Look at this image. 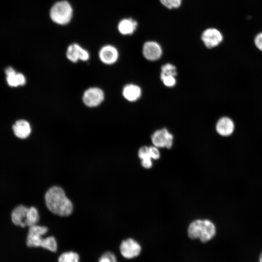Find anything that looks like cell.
Segmentation results:
<instances>
[{"mask_svg": "<svg viewBox=\"0 0 262 262\" xmlns=\"http://www.w3.org/2000/svg\"><path fill=\"white\" fill-rule=\"evenodd\" d=\"M45 200L47 208L55 214L67 216L73 212L72 202L66 196L64 190L59 186L50 187L45 194Z\"/></svg>", "mask_w": 262, "mask_h": 262, "instance_id": "cell-1", "label": "cell"}, {"mask_svg": "<svg viewBox=\"0 0 262 262\" xmlns=\"http://www.w3.org/2000/svg\"><path fill=\"white\" fill-rule=\"evenodd\" d=\"M214 224L208 219H196L191 223L188 228V235L192 239H199L205 243L211 240L215 235Z\"/></svg>", "mask_w": 262, "mask_h": 262, "instance_id": "cell-2", "label": "cell"}, {"mask_svg": "<svg viewBox=\"0 0 262 262\" xmlns=\"http://www.w3.org/2000/svg\"><path fill=\"white\" fill-rule=\"evenodd\" d=\"M73 8L66 0L56 2L49 10V17L55 23L65 25L68 24L73 16Z\"/></svg>", "mask_w": 262, "mask_h": 262, "instance_id": "cell-3", "label": "cell"}, {"mask_svg": "<svg viewBox=\"0 0 262 262\" xmlns=\"http://www.w3.org/2000/svg\"><path fill=\"white\" fill-rule=\"evenodd\" d=\"M48 231L47 227L35 225L29 228L26 244L29 247H41L44 238Z\"/></svg>", "mask_w": 262, "mask_h": 262, "instance_id": "cell-4", "label": "cell"}, {"mask_svg": "<svg viewBox=\"0 0 262 262\" xmlns=\"http://www.w3.org/2000/svg\"><path fill=\"white\" fill-rule=\"evenodd\" d=\"M104 98V93L101 89L92 87L84 92L82 99L84 105L92 108L99 106L103 101Z\"/></svg>", "mask_w": 262, "mask_h": 262, "instance_id": "cell-5", "label": "cell"}, {"mask_svg": "<svg viewBox=\"0 0 262 262\" xmlns=\"http://www.w3.org/2000/svg\"><path fill=\"white\" fill-rule=\"evenodd\" d=\"M153 146L158 147L170 148L173 143V135L165 128L155 131L151 136Z\"/></svg>", "mask_w": 262, "mask_h": 262, "instance_id": "cell-6", "label": "cell"}, {"mask_svg": "<svg viewBox=\"0 0 262 262\" xmlns=\"http://www.w3.org/2000/svg\"><path fill=\"white\" fill-rule=\"evenodd\" d=\"M119 250L124 258L131 259L137 257L140 254L141 246L136 241L130 238L122 241Z\"/></svg>", "mask_w": 262, "mask_h": 262, "instance_id": "cell-7", "label": "cell"}, {"mask_svg": "<svg viewBox=\"0 0 262 262\" xmlns=\"http://www.w3.org/2000/svg\"><path fill=\"white\" fill-rule=\"evenodd\" d=\"M201 39L207 48L212 49L218 46L222 42L223 36L217 29L209 28L203 32Z\"/></svg>", "mask_w": 262, "mask_h": 262, "instance_id": "cell-8", "label": "cell"}, {"mask_svg": "<svg viewBox=\"0 0 262 262\" xmlns=\"http://www.w3.org/2000/svg\"><path fill=\"white\" fill-rule=\"evenodd\" d=\"M142 54L147 61L154 62L161 58L163 54L161 46L154 41L145 42L142 48Z\"/></svg>", "mask_w": 262, "mask_h": 262, "instance_id": "cell-9", "label": "cell"}, {"mask_svg": "<svg viewBox=\"0 0 262 262\" xmlns=\"http://www.w3.org/2000/svg\"><path fill=\"white\" fill-rule=\"evenodd\" d=\"M66 56L68 60L73 63L79 60L87 61L90 57L88 51L77 43L69 45L66 51Z\"/></svg>", "mask_w": 262, "mask_h": 262, "instance_id": "cell-10", "label": "cell"}, {"mask_svg": "<svg viewBox=\"0 0 262 262\" xmlns=\"http://www.w3.org/2000/svg\"><path fill=\"white\" fill-rule=\"evenodd\" d=\"M98 57L103 64L111 65L116 63L119 58L118 49L111 45L102 46L99 50Z\"/></svg>", "mask_w": 262, "mask_h": 262, "instance_id": "cell-11", "label": "cell"}, {"mask_svg": "<svg viewBox=\"0 0 262 262\" xmlns=\"http://www.w3.org/2000/svg\"><path fill=\"white\" fill-rule=\"evenodd\" d=\"M234 129L235 124L233 121L228 116L220 117L216 123V131L222 136L227 137L231 135Z\"/></svg>", "mask_w": 262, "mask_h": 262, "instance_id": "cell-12", "label": "cell"}, {"mask_svg": "<svg viewBox=\"0 0 262 262\" xmlns=\"http://www.w3.org/2000/svg\"><path fill=\"white\" fill-rule=\"evenodd\" d=\"M122 94L128 101L135 102L139 100L142 95V90L140 86L134 83L126 84L123 88Z\"/></svg>", "mask_w": 262, "mask_h": 262, "instance_id": "cell-13", "label": "cell"}, {"mask_svg": "<svg viewBox=\"0 0 262 262\" xmlns=\"http://www.w3.org/2000/svg\"><path fill=\"white\" fill-rule=\"evenodd\" d=\"M5 72L7 82L10 86L16 87L25 84L26 80L24 75L21 73L16 72L12 67H7Z\"/></svg>", "mask_w": 262, "mask_h": 262, "instance_id": "cell-14", "label": "cell"}, {"mask_svg": "<svg viewBox=\"0 0 262 262\" xmlns=\"http://www.w3.org/2000/svg\"><path fill=\"white\" fill-rule=\"evenodd\" d=\"M12 129L15 136L21 139L28 137L32 131L29 122L23 119L16 121L13 125Z\"/></svg>", "mask_w": 262, "mask_h": 262, "instance_id": "cell-15", "label": "cell"}, {"mask_svg": "<svg viewBox=\"0 0 262 262\" xmlns=\"http://www.w3.org/2000/svg\"><path fill=\"white\" fill-rule=\"evenodd\" d=\"M29 208L23 205H20L14 209L11 213V220L16 226L25 228V220Z\"/></svg>", "mask_w": 262, "mask_h": 262, "instance_id": "cell-16", "label": "cell"}, {"mask_svg": "<svg viewBox=\"0 0 262 262\" xmlns=\"http://www.w3.org/2000/svg\"><path fill=\"white\" fill-rule=\"evenodd\" d=\"M137 22L131 18L121 19L117 25L118 31L122 35H131L134 33L137 27Z\"/></svg>", "mask_w": 262, "mask_h": 262, "instance_id": "cell-17", "label": "cell"}, {"mask_svg": "<svg viewBox=\"0 0 262 262\" xmlns=\"http://www.w3.org/2000/svg\"><path fill=\"white\" fill-rule=\"evenodd\" d=\"M39 220V215L37 209L33 206L29 208L24 221L25 226L30 227L37 225Z\"/></svg>", "mask_w": 262, "mask_h": 262, "instance_id": "cell-18", "label": "cell"}, {"mask_svg": "<svg viewBox=\"0 0 262 262\" xmlns=\"http://www.w3.org/2000/svg\"><path fill=\"white\" fill-rule=\"evenodd\" d=\"M80 256L76 252L67 251L60 255L58 262H80Z\"/></svg>", "mask_w": 262, "mask_h": 262, "instance_id": "cell-19", "label": "cell"}, {"mask_svg": "<svg viewBox=\"0 0 262 262\" xmlns=\"http://www.w3.org/2000/svg\"><path fill=\"white\" fill-rule=\"evenodd\" d=\"M41 247L52 252H55L58 249V244L55 238L50 236L44 238Z\"/></svg>", "mask_w": 262, "mask_h": 262, "instance_id": "cell-20", "label": "cell"}, {"mask_svg": "<svg viewBox=\"0 0 262 262\" xmlns=\"http://www.w3.org/2000/svg\"><path fill=\"white\" fill-rule=\"evenodd\" d=\"M177 67L171 63H166L161 66L160 77L165 76L177 77Z\"/></svg>", "mask_w": 262, "mask_h": 262, "instance_id": "cell-21", "label": "cell"}, {"mask_svg": "<svg viewBox=\"0 0 262 262\" xmlns=\"http://www.w3.org/2000/svg\"><path fill=\"white\" fill-rule=\"evenodd\" d=\"M160 78L163 84L167 87H173L177 84V79L175 76H165Z\"/></svg>", "mask_w": 262, "mask_h": 262, "instance_id": "cell-22", "label": "cell"}, {"mask_svg": "<svg viewBox=\"0 0 262 262\" xmlns=\"http://www.w3.org/2000/svg\"><path fill=\"white\" fill-rule=\"evenodd\" d=\"M98 262H117V259L114 253L106 251L100 256Z\"/></svg>", "mask_w": 262, "mask_h": 262, "instance_id": "cell-23", "label": "cell"}, {"mask_svg": "<svg viewBox=\"0 0 262 262\" xmlns=\"http://www.w3.org/2000/svg\"><path fill=\"white\" fill-rule=\"evenodd\" d=\"M160 1L164 6L172 9L179 7L181 4L182 0H160Z\"/></svg>", "mask_w": 262, "mask_h": 262, "instance_id": "cell-24", "label": "cell"}, {"mask_svg": "<svg viewBox=\"0 0 262 262\" xmlns=\"http://www.w3.org/2000/svg\"><path fill=\"white\" fill-rule=\"evenodd\" d=\"M138 155L141 161L151 159L149 153L148 147L147 146L141 147L138 150Z\"/></svg>", "mask_w": 262, "mask_h": 262, "instance_id": "cell-25", "label": "cell"}, {"mask_svg": "<svg viewBox=\"0 0 262 262\" xmlns=\"http://www.w3.org/2000/svg\"><path fill=\"white\" fill-rule=\"evenodd\" d=\"M149 153L151 159L157 160L160 158V154L157 147L153 146L148 147Z\"/></svg>", "mask_w": 262, "mask_h": 262, "instance_id": "cell-26", "label": "cell"}, {"mask_svg": "<svg viewBox=\"0 0 262 262\" xmlns=\"http://www.w3.org/2000/svg\"><path fill=\"white\" fill-rule=\"evenodd\" d=\"M254 43L256 47L261 51H262V33L256 35L254 38Z\"/></svg>", "mask_w": 262, "mask_h": 262, "instance_id": "cell-27", "label": "cell"}, {"mask_svg": "<svg viewBox=\"0 0 262 262\" xmlns=\"http://www.w3.org/2000/svg\"><path fill=\"white\" fill-rule=\"evenodd\" d=\"M259 262H262V252L261 253L260 258H259Z\"/></svg>", "mask_w": 262, "mask_h": 262, "instance_id": "cell-28", "label": "cell"}]
</instances>
